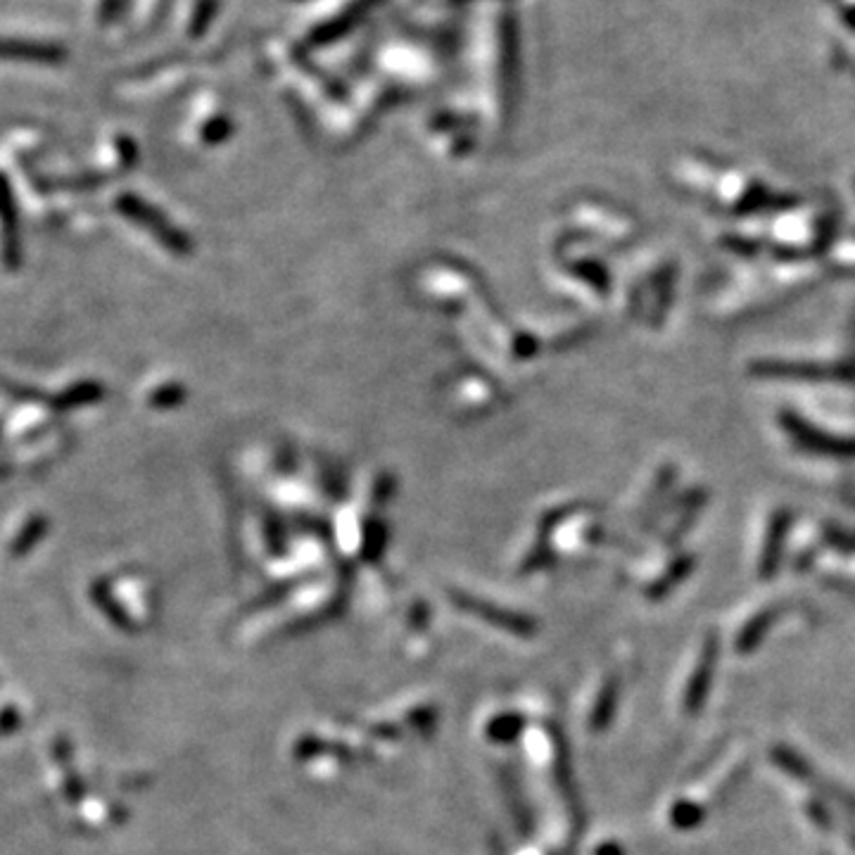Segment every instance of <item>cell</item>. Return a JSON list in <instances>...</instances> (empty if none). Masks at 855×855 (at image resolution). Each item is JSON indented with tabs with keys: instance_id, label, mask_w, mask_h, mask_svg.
Wrapping results in <instances>:
<instances>
[{
	"instance_id": "6da1fadb",
	"label": "cell",
	"mask_w": 855,
	"mask_h": 855,
	"mask_svg": "<svg viewBox=\"0 0 855 855\" xmlns=\"http://www.w3.org/2000/svg\"><path fill=\"white\" fill-rule=\"evenodd\" d=\"M0 60L36 62V64H62L68 60V50L58 44L17 41V38H0Z\"/></svg>"
},
{
	"instance_id": "7a4b0ae2",
	"label": "cell",
	"mask_w": 855,
	"mask_h": 855,
	"mask_svg": "<svg viewBox=\"0 0 855 855\" xmlns=\"http://www.w3.org/2000/svg\"><path fill=\"white\" fill-rule=\"evenodd\" d=\"M716 659H718L716 639H708V644L704 647V656H701V661H699V668H696V673H694L692 684H689V692H687V710H689V713H696V710H699L701 704L706 701L708 689H710V680H713Z\"/></svg>"
},
{
	"instance_id": "3957f363",
	"label": "cell",
	"mask_w": 855,
	"mask_h": 855,
	"mask_svg": "<svg viewBox=\"0 0 855 855\" xmlns=\"http://www.w3.org/2000/svg\"><path fill=\"white\" fill-rule=\"evenodd\" d=\"M0 215H3V223H5V265L8 269L15 271L22 261V249H20V219H17L15 203H12L10 186L3 191V197H0Z\"/></svg>"
},
{
	"instance_id": "277c9868",
	"label": "cell",
	"mask_w": 855,
	"mask_h": 855,
	"mask_svg": "<svg viewBox=\"0 0 855 855\" xmlns=\"http://www.w3.org/2000/svg\"><path fill=\"white\" fill-rule=\"evenodd\" d=\"M102 388L98 383H82V386H74L70 388L64 394L52 402V406L60 412H68L74 410V406H84V404H94L100 400Z\"/></svg>"
},
{
	"instance_id": "5b68a950",
	"label": "cell",
	"mask_w": 855,
	"mask_h": 855,
	"mask_svg": "<svg viewBox=\"0 0 855 855\" xmlns=\"http://www.w3.org/2000/svg\"><path fill=\"white\" fill-rule=\"evenodd\" d=\"M44 530H46V518H36V521H32V523H29V528L24 530V535L20 537V542L15 545V554H22V551L29 549V547L36 542V539H41Z\"/></svg>"
},
{
	"instance_id": "8992f818",
	"label": "cell",
	"mask_w": 855,
	"mask_h": 855,
	"mask_svg": "<svg viewBox=\"0 0 855 855\" xmlns=\"http://www.w3.org/2000/svg\"><path fill=\"white\" fill-rule=\"evenodd\" d=\"M117 8H120V0H105L102 8H100L102 22H110L117 15Z\"/></svg>"
}]
</instances>
